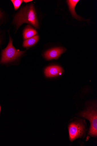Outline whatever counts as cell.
Returning a JSON list of instances; mask_svg holds the SVG:
<instances>
[{
	"label": "cell",
	"mask_w": 97,
	"mask_h": 146,
	"mask_svg": "<svg viewBox=\"0 0 97 146\" xmlns=\"http://www.w3.org/2000/svg\"><path fill=\"white\" fill-rule=\"evenodd\" d=\"M14 22L16 24L17 29L23 23H26L39 27V23L33 5H27L22 8L15 17Z\"/></svg>",
	"instance_id": "6da1fadb"
},
{
	"label": "cell",
	"mask_w": 97,
	"mask_h": 146,
	"mask_svg": "<svg viewBox=\"0 0 97 146\" xmlns=\"http://www.w3.org/2000/svg\"><path fill=\"white\" fill-rule=\"evenodd\" d=\"M79 115L89 120L90 127L89 135L91 136L96 137L97 136V115L96 109L95 107H88L87 110L80 113Z\"/></svg>",
	"instance_id": "7a4b0ae2"
},
{
	"label": "cell",
	"mask_w": 97,
	"mask_h": 146,
	"mask_svg": "<svg viewBox=\"0 0 97 146\" xmlns=\"http://www.w3.org/2000/svg\"><path fill=\"white\" fill-rule=\"evenodd\" d=\"M24 52L17 50L13 47L12 39L10 37L9 41L7 46L2 50L1 63H6L17 59L21 56Z\"/></svg>",
	"instance_id": "3957f363"
},
{
	"label": "cell",
	"mask_w": 97,
	"mask_h": 146,
	"mask_svg": "<svg viewBox=\"0 0 97 146\" xmlns=\"http://www.w3.org/2000/svg\"><path fill=\"white\" fill-rule=\"evenodd\" d=\"M70 139L71 141L84 135L86 130L84 121L80 120L72 123L68 126Z\"/></svg>",
	"instance_id": "277c9868"
},
{
	"label": "cell",
	"mask_w": 97,
	"mask_h": 146,
	"mask_svg": "<svg viewBox=\"0 0 97 146\" xmlns=\"http://www.w3.org/2000/svg\"><path fill=\"white\" fill-rule=\"evenodd\" d=\"M65 50V49L60 47L53 48L46 51L45 53L44 56L47 60L57 59Z\"/></svg>",
	"instance_id": "5b68a950"
},
{
	"label": "cell",
	"mask_w": 97,
	"mask_h": 146,
	"mask_svg": "<svg viewBox=\"0 0 97 146\" xmlns=\"http://www.w3.org/2000/svg\"><path fill=\"white\" fill-rule=\"evenodd\" d=\"M63 71V69L60 66L53 65L47 67L45 69V74L46 77H52L59 76Z\"/></svg>",
	"instance_id": "8992f818"
},
{
	"label": "cell",
	"mask_w": 97,
	"mask_h": 146,
	"mask_svg": "<svg viewBox=\"0 0 97 146\" xmlns=\"http://www.w3.org/2000/svg\"><path fill=\"white\" fill-rule=\"evenodd\" d=\"M79 1V0H68L67 1V2L72 16L76 19L81 21L82 20V18L77 15L75 9V6Z\"/></svg>",
	"instance_id": "52a82bcc"
},
{
	"label": "cell",
	"mask_w": 97,
	"mask_h": 146,
	"mask_svg": "<svg viewBox=\"0 0 97 146\" xmlns=\"http://www.w3.org/2000/svg\"><path fill=\"white\" fill-rule=\"evenodd\" d=\"M36 31L30 25H27L24 29L23 33L24 39L26 40L34 36L37 35Z\"/></svg>",
	"instance_id": "ba28073f"
},
{
	"label": "cell",
	"mask_w": 97,
	"mask_h": 146,
	"mask_svg": "<svg viewBox=\"0 0 97 146\" xmlns=\"http://www.w3.org/2000/svg\"><path fill=\"white\" fill-rule=\"evenodd\" d=\"M39 36L36 35L31 38L25 40L23 43V46L24 47L27 48L34 46L38 41Z\"/></svg>",
	"instance_id": "9c48e42d"
},
{
	"label": "cell",
	"mask_w": 97,
	"mask_h": 146,
	"mask_svg": "<svg viewBox=\"0 0 97 146\" xmlns=\"http://www.w3.org/2000/svg\"><path fill=\"white\" fill-rule=\"evenodd\" d=\"M11 1L13 3L15 10H17L19 8L23 2V1L22 0H12Z\"/></svg>",
	"instance_id": "30bf717a"
},
{
	"label": "cell",
	"mask_w": 97,
	"mask_h": 146,
	"mask_svg": "<svg viewBox=\"0 0 97 146\" xmlns=\"http://www.w3.org/2000/svg\"><path fill=\"white\" fill-rule=\"evenodd\" d=\"M32 1H30V0H25V1H24H24H23L26 3H27L30 2Z\"/></svg>",
	"instance_id": "8fae6325"
},
{
	"label": "cell",
	"mask_w": 97,
	"mask_h": 146,
	"mask_svg": "<svg viewBox=\"0 0 97 146\" xmlns=\"http://www.w3.org/2000/svg\"><path fill=\"white\" fill-rule=\"evenodd\" d=\"M1 106H0V113H1Z\"/></svg>",
	"instance_id": "7c38bea8"
},
{
	"label": "cell",
	"mask_w": 97,
	"mask_h": 146,
	"mask_svg": "<svg viewBox=\"0 0 97 146\" xmlns=\"http://www.w3.org/2000/svg\"><path fill=\"white\" fill-rule=\"evenodd\" d=\"M1 11H0V17H1Z\"/></svg>",
	"instance_id": "4fadbf2b"
},
{
	"label": "cell",
	"mask_w": 97,
	"mask_h": 146,
	"mask_svg": "<svg viewBox=\"0 0 97 146\" xmlns=\"http://www.w3.org/2000/svg\"><path fill=\"white\" fill-rule=\"evenodd\" d=\"M0 43H1V41H0Z\"/></svg>",
	"instance_id": "5bb4252c"
}]
</instances>
